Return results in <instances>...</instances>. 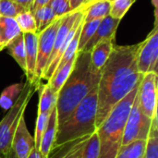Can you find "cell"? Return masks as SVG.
<instances>
[{"label":"cell","mask_w":158,"mask_h":158,"mask_svg":"<svg viewBox=\"0 0 158 158\" xmlns=\"http://www.w3.org/2000/svg\"><path fill=\"white\" fill-rule=\"evenodd\" d=\"M141 43L116 45L101 69L97 88L96 129L114 106L139 86L143 74L137 69V56Z\"/></svg>","instance_id":"obj_1"},{"label":"cell","mask_w":158,"mask_h":158,"mask_svg":"<svg viewBox=\"0 0 158 158\" xmlns=\"http://www.w3.org/2000/svg\"><path fill=\"white\" fill-rule=\"evenodd\" d=\"M101 71L94 69L90 52H78L71 73L58 92L56 112L61 124L78 105L94 90L98 88Z\"/></svg>","instance_id":"obj_2"},{"label":"cell","mask_w":158,"mask_h":158,"mask_svg":"<svg viewBox=\"0 0 158 158\" xmlns=\"http://www.w3.org/2000/svg\"><path fill=\"white\" fill-rule=\"evenodd\" d=\"M138 87L118 102L96 129L100 144L99 158H116L117 156L121 147L125 124L137 95Z\"/></svg>","instance_id":"obj_3"},{"label":"cell","mask_w":158,"mask_h":158,"mask_svg":"<svg viewBox=\"0 0 158 158\" xmlns=\"http://www.w3.org/2000/svg\"><path fill=\"white\" fill-rule=\"evenodd\" d=\"M97 89L90 93L58 125L54 146L92 135L96 131Z\"/></svg>","instance_id":"obj_4"},{"label":"cell","mask_w":158,"mask_h":158,"mask_svg":"<svg viewBox=\"0 0 158 158\" xmlns=\"http://www.w3.org/2000/svg\"><path fill=\"white\" fill-rule=\"evenodd\" d=\"M38 86L30 81L24 82V87L13 106L0 121V156L7 155L11 150L12 139L32 95L38 91Z\"/></svg>","instance_id":"obj_5"},{"label":"cell","mask_w":158,"mask_h":158,"mask_svg":"<svg viewBox=\"0 0 158 158\" xmlns=\"http://www.w3.org/2000/svg\"><path fill=\"white\" fill-rule=\"evenodd\" d=\"M152 120V118H148L142 112L136 95L125 124L121 146L128 145L134 141L147 140Z\"/></svg>","instance_id":"obj_6"},{"label":"cell","mask_w":158,"mask_h":158,"mask_svg":"<svg viewBox=\"0 0 158 158\" xmlns=\"http://www.w3.org/2000/svg\"><path fill=\"white\" fill-rule=\"evenodd\" d=\"M62 18L56 19L43 31L38 33V52L35 68V84L40 86L43 73L45 69L49 57L51 56L57 29L61 23Z\"/></svg>","instance_id":"obj_7"},{"label":"cell","mask_w":158,"mask_h":158,"mask_svg":"<svg viewBox=\"0 0 158 158\" xmlns=\"http://www.w3.org/2000/svg\"><path fill=\"white\" fill-rule=\"evenodd\" d=\"M81 9H78V10L70 12V13L62 17L61 23L57 29V31H56L55 43H54V47H53L51 56L49 57V60L47 62V65L45 67V69L43 73L42 80H44L46 81H49V79L52 77L55 70L56 69L57 64H58V55H59V52L61 50V47L64 44L66 39L68 37V34L69 33L70 30L74 26L77 19L79 18V16L81 14Z\"/></svg>","instance_id":"obj_8"},{"label":"cell","mask_w":158,"mask_h":158,"mask_svg":"<svg viewBox=\"0 0 158 158\" xmlns=\"http://www.w3.org/2000/svg\"><path fill=\"white\" fill-rule=\"evenodd\" d=\"M139 106L142 112L150 118L157 116V73L143 74L137 94Z\"/></svg>","instance_id":"obj_9"},{"label":"cell","mask_w":158,"mask_h":158,"mask_svg":"<svg viewBox=\"0 0 158 158\" xmlns=\"http://www.w3.org/2000/svg\"><path fill=\"white\" fill-rule=\"evenodd\" d=\"M158 26L155 25L141 46L137 56V69L141 74L158 73Z\"/></svg>","instance_id":"obj_10"},{"label":"cell","mask_w":158,"mask_h":158,"mask_svg":"<svg viewBox=\"0 0 158 158\" xmlns=\"http://www.w3.org/2000/svg\"><path fill=\"white\" fill-rule=\"evenodd\" d=\"M35 148L33 136L30 133L26 121L25 115L21 117L19 123L16 129L12 139L11 150L18 158H28L31 151Z\"/></svg>","instance_id":"obj_11"},{"label":"cell","mask_w":158,"mask_h":158,"mask_svg":"<svg viewBox=\"0 0 158 158\" xmlns=\"http://www.w3.org/2000/svg\"><path fill=\"white\" fill-rule=\"evenodd\" d=\"M120 20L121 19H115L111 17L110 15L102 19L94 34L93 35V37L90 39V41L86 44V45L83 47L81 51L91 52L94 46L97 44L99 42L106 40V39H109V38H115L116 31L119 25Z\"/></svg>","instance_id":"obj_12"},{"label":"cell","mask_w":158,"mask_h":158,"mask_svg":"<svg viewBox=\"0 0 158 158\" xmlns=\"http://www.w3.org/2000/svg\"><path fill=\"white\" fill-rule=\"evenodd\" d=\"M23 38H24L25 48H26V65H27V70L25 76L27 78V81H30L35 84V68H36L37 52H38V34L35 32H25L23 33Z\"/></svg>","instance_id":"obj_13"},{"label":"cell","mask_w":158,"mask_h":158,"mask_svg":"<svg viewBox=\"0 0 158 158\" xmlns=\"http://www.w3.org/2000/svg\"><path fill=\"white\" fill-rule=\"evenodd\" d=\"M90 137L91 135L54 146L47 158H83V149Z\"/></svg>","instance_id":"obj_14"},{"label":"cell","mask_w":158,"mask_h":158,"mask_svg":"<svg viewBox=\"0 0 158 158\" xmlns=\"http://www.w3.org/2000/svg\"><path fill=\"white\" fill-rule=\"evenodd\" d=\"M57 128H58V122H57V112L56 106L55 108H53V110L50 113L47 128L41 140L39 152L43 158L48 157L50 151L53 148L56 132H57Z\"/></svg>","instance_id":"obj_15"},{"label":"cell","mask_w":158,"mask_h":158,"mask_svg":"<svg viewBox=\"0 0 158 158\" xmlns=\"http://www.w3.org/2000/svg\"><path fill=\"white\" fill-rule=\"evenodd\" d=\"M115 46V38H109L99 42L94 46L91 54V62L94 69L101 71L104 65L109 58Z\"/></svg>","instance_id":"obj_16"},{"label":"cell","mask_w":158,"mask_h":158,"mask_svg":"<svg viewBox=\"0 0 158 158\" xmlns=\"http://www.w3.org/2000/svg\"><path fill=\"white\" fill-rule=\"evenodd\" d=\"M84 16L83 21L89 22L94 19H102L110 15L111 2L107 0H95L89 5L82 6Z\"/></svg>","instance_id":"obj_17"},{"label":"cell","mask_w":158,"mask_h":158,"mask_svg":"<svg viewBox=\"0 0 158 158\" xmlns=\"http://www.w3.org/2000/svg\"><path fill=\"white\" fill-rule=\"evenodd\" d=\"M20 33L21 31L15 18L0 16V46L5 49L6 45Z\"/></svg>","instance_id":"obj_18"},{"label":"cell","mask_w":158,"mask_h":158,"mask_svg":"<svg viewBox=\"0 0 158 158\" xmlns=\"http://www.w3.org/2000/svg\"><path fill=\"white\" fill-rule=\"evenodd\" d=\"M39 103L37 114L51 113L53 108L56 106L58 94L55 93L48 83L40 84L39 88Z\"/></svg>","instance_id":"obj_19"},{"label":"cell","mask_w":158,"mask_h":158,"mask_svg":"<svg viewBox=\"0 0 158 158\" xmlns=\"http://www.w3.org/2000/svg\"><path fill=\"white\" fill-rule=\"evenodd\" d=\"M8 54L14 58L17 64L26 74L27 65H26V48L23 38V33L21 32L16 38H14L6 47Z\"/></svg>","instance_id":"obj_20"},{"label":"cell","mask_w":158,"mask_h":158,"mask_svg":"<svg viewBox=\"0 0 158 158\" xmlns=\"http://www.w3.org/2000/svg\"><path fill=\"white\" fill-rule=\"evenodd\" d=\"M75 58H76V56H73L71 59H69L62 67L56 69V71L54 72V74L52 75V77L49 79V81H47V83L49 84V86L55 93L58 94L61 87L64 85V83L66 82L69 74L71 73L73 66H74Z\"/></svg>","instance_id":"obj_21"},{"label":"cell","mask_w":158,"mask_h":158,"mask_svg":"<svg viewBox=\"0 0 158 158\" xmlns=\"http://www.w3.org/2000/svg\"><path fill=\"white\" fill-rule=\"evenodd\" d=\"M32 15L36 22V28H37L36 33L37 34L43 31L44 29H46L49 25H51L57 19L49 5L44 6L38 8L32 13Z\"/></svg>","instance_id":"obj_22"},{"label":"cell","mask_w":158,"mask_h":158,"mask_svg":"<svg viewBox=\"0 0 158 158\" xmlns=\"http://www.w3.org/2000/svg\"><path fill=\"white\" fill-rule=\"evenodd\" d=\"M23 87L24 82H19L11 84L5 88L0 94V107L4 110H8L15 103Z\"/></svg>","instance_id":"obj_23"},{"label":"cell","mask_w":158,"mask_h":158,"mask_svg":"<svg viewBox=\"0 0 158 158\" xmlns=\"http://www.w3.org/2000/svg\"><path fill=\"white\" fill-rule=\"evenodd\" d=\"M146 140H138L128 145L121 146L116 158H143Z\"/></svg>","instance_id":"obj_24"},{"label":"cell","mask_w":158,"mask_h":158,"mask_svg":"<svg viewBox=\"0 0 158 158\" xmlns=\"http://www.w3.org/2000/svg\"><path fill=\"white\" fill-rule=\"evenodd\" d=\"M143 158H158V115L152 120Z\"/></svg>","instance_id":"obj_25"},{"label":"cell","mask_w":158,"mask_h":158,"mask_svg":"<svg viewBox=\"0 0 158 158\" xmlns=\"http://www.w3.org/2000/svg\"><path fill=\"white\" fill-rule=\"evenodd\" d=\"M101 19H94L89 22L82 23L81 31H80V37H79V44H78V52L81 51L83 47L86 45V44L90 41V39L94 34Z\"/></svg>","instance_id":"obj_26"},{"label":"cell","mask_w":158,"mask_h":158,"mask_svg":"<svg viewBox=\"0 0 158 158\" xmlns=\"http://www.w3.org/2000/svg\"><path fill=\"white\" fill-rule=\"evenodd\" d=\"M21 32H35L37 31L35 19L31 12L24 11L15 18Z\"/></svg>","instance_id":"obj_27"},{"label":"cell","mask_w":158,"mask_h":158,"mask_svg":"<svg viewBox=\"0 0 158 158\" xmlns=\"http://www.w3.org/2000/svg\"><path fill=\"white\" fill-rule=\"evenodd\" d=\"M50 113H43V114H37L36 118V125H35V132H34V143H35V149L39 151L41 140L43 138V135L47 128L48 121H49Z\"/></svg>","instance_id":"obj_28"},{"label":"cell","mask_w":158,"mask_h":158,"mask_svg":"<svg viewBox=\"0 0 158 158\" xmlns=\"http://www.w3.org/2000/svg\"><path fill=\"white\" fill-rule=\"evenodd\" d=\"M24 11L26 10L13 0H0V16L2 17L16 18Z\"/></svg>","instance_id":"obj_29"},{"label":"cell","mask_w":158,"mask_h":158,"mask_svg":"<svg viewBox=\"0 0 158 158\" xmlns=\"http://www.w3.org/2000/svg\"><path fill=\"white\" fill-rule=\"evenodd\" d=\"M136 0H113L111 2L110 16L121 19Z\"/></svg>","instance_id":"obj_30"},{"label":"cell","mask_w":158,"mask_h":158,"mask_svg":"<svg viewBox=\"0 0 158 158\" xmlns=\"http://www.w3.org/2000/svg\"><path fill=\"white\" fill-rule=\"evenodd\" d=\"M99 153H100V144H99L97 132L95 131L91 135L88 142L86 143L83 149L82 157L99 158Z\"/></svg>","instance_id":"obj_31"},{"label":"cell","mask_w":158,"mask_h":158,"mask_svg":"<svg viewBox=\"0 0 158 158\" xmlns=\"http://www.w3.org/2000/svg\"><path fill=\"white\" fill-rule=\"evenodd\" d=\"M49 6L57 19L70 13L69 0H52L49 3Z\"/></svg>","instance_id":"obj_32"},{"label":"cell","mask_w":158,"mask_h":158,"mask_svg":"<svg viewBox=\"0 0 158 158\" xmlns=\"http://www.w3.org/2000/svg\"><path fill=\"white\" fill-rule=\"evenodd\" d=\"M69 7L70 12H73L75 10L81 9L87 2V0H69Z\"/></svg>","instance_id":"obj_33"},{"label":"cell","mask_w":158,"mask_h":158,"mask_svg":"<svg viewBox=\"0 0 158 158\" xmlns=\"http://www.w3.org/2000/svg\"><path fill=\"white\" fill-rule=\"evenodd\" d=\"M52 0H34L33 4H32V6L30 10V12L33 13L35 10H37L38 8L44 6H47L49 5V3L51 2Z\"/></svg>","instance_id":"obj_34"},{"label":"cell","mask_w":158,"mask_h":158,"mask_svg":"<svg viewBox=\"0 0 158 158\" xmlns=\"http://www.w3.org/2000/svg\"><path fill=\"white\" fill-rule=\"evenodd\" d=\"M13 1H15L16 3L20 5L26 11L31 10V8L32 6V4L34 2V0H13Z\"/></svg>","instance_id":"obj_35"},{"label":"cell","mask_w":158,"mask_h":158,"mask_svg":"<svg viewBox=\"0 0 158 158\" xmlns=\"http://www.w3.org/2000/svg\"><path fill=\"white\" fill-rule=\"evenodd\" d=\"M28 158H43L42 157V156H41V154H40V152L37 150V149H33L32 151H31V153L30 154V156H28Z\"/></svg>","instance_id":"obj_36"},{"label":"cell","mask_w":158,"mask_h":158,"mask_svg":"<svg viewBox=\"0 0 158 158\" xmlns=\"http://www.w3.org/2000/svg\"><path fill=\"white\" fill-rule=\"evenodd\" d=\"M6 158H18L16 156V155L14 154V152H13L12 150H10V152H9L7 155H6Z\"/></svg>","instance_id":"obj_37"},{"label":"cell","mask_w":158,"mask_h":158,"mask_svg":"<svg viewBox=\"0 0 158 158\" xmlns=\"http://www.w3.org/2000/svg\"><path fill=\"white\" fill-rule=\"evenodd\" d=\"M151 3L155 9H158V0H151Z\"/></svg>","instance_id":"obj_38"},{"label":"cell","mask_w":158,"mask_h":158,"mask_svg":"<svg viewBox=\"0 0 158 158\" xmlns=\"http://www.w3.org/2000/svg\"><path fill=\"white\" fill-rule=\"evenodd\" d=\"M94 0H87V2H86V4H85V5H84L83 6H87V5H89L90 3H92V2H94Z\"/></svg>","instance_id":"obj_39"},{"label":"cell","mask_w":158,"mask_h":158,"mask_svg":"<svg viewBox=\"0 0 158 158\" xmlns=\"http://www.w3.org/2000/svg\"><path fill=\"white\" fill-rule=\"evenodd\" d=\"M0 158H6V156H0Z\"/></svg>","instance_id":"obj_40"},{"label":"cell","mask_w":158,"mask_h":158,"mask_svg":"<svg viewBox=\"0 0 158 158\" xmlns=\"http://www.w3.org/2000/svg\"><path fill=\"white\" fill-rule=\"evenodd\" d=\"M3 49H4V48H3V47H2V46H0V52H1V51H2V50H3Z\"/></svg>","instance_id":"obj_41"},{"label":"cell","mask_w":158,"mask_h":158,"mask_svg":"<svg viewBox=\"0 0 158 158\" xmlns=\"http://www.w3.org/2000/svg\"><path fill=\"white\" fill-rule=\"evenodd\" d=\"M94 1H95V0H94ZM107 1H110V2H112L113 0H107Z\"/></svg>","instance_id":"obj_42"}]
</instances>
